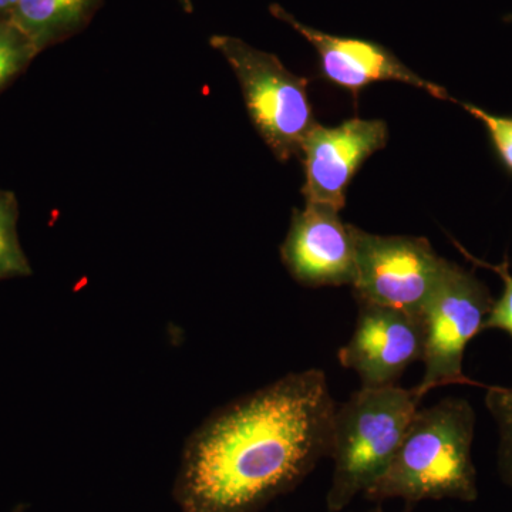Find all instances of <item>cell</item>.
<instances>
[{
  "label": "cell",
  "mask_w": 512,
  "mask_h": 512,
  "mask_svg": "<svg viewBox=\"0 0 512 512\" xmlns=\"http://www.w3.org/2000/svg\"><path fill=\"white\" fill-rule=\"evenodd\" d=\"M336 404L319 369L289 373L212 413L185 441L180 512H256L329 458Z\"/></svg>",
  "instance_id": "obj_1"
},
{
  "label": "cell",
  "mask_w": 512,
  "mask_h": 512,
  "mask_svg": "<svg viewBox=\"0 0 512 512\" xmlns=\"http://www.w3.org/2000/svg\"><path fill=\"white\" fill-rule=\"evenodd\" d=\"M474 430L476 413L467 400L448 397L417 410L392 463L363 495L377 503L392 498L406 504L426 500L473 503L478 497L471 454Z\"/></svg>",
  "instance_id": "obj_2"
},
{
  "label": "cell",
  "mask_w": 512,
  "mask_h": 512,
  "mask_svg": "<svg viewBox=\"0 0 512 512\" xmlns=\"http://www.w3.org/2000/svg\"><path fill=\"white\" fill-rule=\"evenodd\" d=\"M416 389L362 387L333 414L329 458L332 481L326 505L339 512L365 494L392 463L419 410Z\"/></svg>",
  "instance_id": "obj_3"
},
{
  "label": "cell",
  "mask_w": 512,
  "mask_h": 512,
  "mask_svg": "<svg viewBox=\"0 0 512 512\" xmlns=\"http://www.w3.org/2000/svg\"><path fill=\"white\" fill-rule=\"evenodd\" d=\"M210 45L237 76L252 124L274 156L279 161L301 156L303 140L316 124L308 80L238 37L214 35Z\"/></svg>",
  "instance_id": "obj_4"
},
{
  "label": "cell",
  "mask_w": 512,
  "mask_h": 512,
  "mask_svg": "<svg viewBox=\"0 0 512 512\" xmlns=\"http://www.w3.org/2000/svg\"><path fill=\"white\" fill-rule=\"evenodd\" d=\"M495 299L473 272L447 261L421 318L424 325V376L416 389L420 400L448 384L480 383L463 372L464 353L471 339L483 332Z\"/></svg>",
  "instance_id": "obj_5"
},
{
  "label": "cell",
  "mask_w": 512,
  "mask_h": 512,
  "mask_svg": "<svg viewBox=\"0 0 512 512\" xmlns=\"http://www.w3.org/2000/svg\"><path fill=\"white\" fill-rule=\"evenodd\" d=\"M356 302L373 303L421 316L439 284L447 259L426 238L382 237L353 227Z\"/></svg>",
  "instance_id": "obj_6"
},
{
  "label": "cell",
  "mask_w": 512,
  "mask_h": 512,
  "mask_svg": "<svg viewBox=\"0 0 512 512\" xmlns=\"http://www.w3.org/2000/svg\"><path fill=\"white\" fill-rule=\"evenodd\" d=\"M357 305L352 338L338 352L340 365L356 372L362 387L394 386L407 367L423 359V318L373 303Z\"/></svg>",
  "instance_id": "obj_7"
},
{
  "label": "cell",
  "mask_w": 512,
  "mask_h": 512,
  "mask_svg": "<svg viewBox=\"0 0 512 512\" xmlns=\"http://www.w3.org/2000/svg\"><path fill=\"white\" fill-rule=\"evenodd\" d=\"M387 138L382 120L355 117L336 127L315 124L301 148L306 204L342 211L350 181L367 158L386 147Z\"/></svg>",
  "instance_id": "obj_8"
},
{
  "label": "cell",
  "mask_w": 512,
  "mask_h": 512,
  "mask_svg": "<svg viewBox=\"0 0 512 512\" xmlns=\"http://www.w3.org/2000/svg\"><path fill=\"white\" fill-rule=\"evenodd\" d=\"M325 205L306 204L293 211L281 247L282 262L295 281L305 286H352L356 251L352 225Z\"/></svg>",
  "instance_id": "obj_9"
},
{
  "label": "cell",
  "mask_w": 512,
  "mask_h": 512,
  "mask_svg": "<svg viewBox=\"0 0 512 512\" xmlns=\"http://www.w3.org/2000/svg\"><path fill=\"white\" fill-rule=\"evenodd\" d=\"M269 10L272 16L291 26L315 47L326 79L343 89L357 93L370 83L393 80L412 84L436 99L454 101L444 87L424 80L379 43L357 37L329 35L299 22L288 10L276 3L269 6Z\"/></svg>",
  "instance_id": "obj_10"
},
{
  "label": "cell",
  "mask_w": 512,
  "mask_h": 512,
  "mask_svg": "<svg viewBox=\"0 0 512 512\" xmlns=\"http://www.w3.org/2000/svg\"><path fill=\"white\" fill-rule=\"evenodd\" d=\"M101 5L103 0H20L12 20L42 53L83 32Z\"/></svg>",
  "instance_id": "obj_11"
},
{
  "label": "cell",
  "mask_w": 512,
  "mask_h": 512,
  "mask_svg": "<svg viewBox=\"0 0 512 512\" xmlns=\"http://www.w3.org/2000/svg\"><path fill=\"white\" fill-rule=\"evenodd\" d=\"M19 214L15 192L0 188V281L33 274L28 256L20 244Z\"/></svg>",
  "instance_id": "obj_12"
},
{
  "label": "cell",
  "mask_w": 512,
  "mask_h": 512,
  "mask_svg": "<svg viewBox=\"0 0 512 512\" xmlns=\"http://www.w3.org/2000/svg\"><path fill=\"white\" fill-rule=\"evenodd\" d=\"M39 50L13 20L0 22V93L29 69Z\"/></svg>",
  "instance_id": "obj_13"
},
{
  "label": "cell",
  "mask_w": 512,
  "mask_h": 512,
  "mask_svg": "<svg viewBox=\"0 0 512 512\" xmlns=\"http://www.w3.org/2000/svg\"><path fill=\"white\" fill-rule=\"evenodd\" d=\"M485 406L494 417L500 433L498 470L504 483L512 488V389L488 387Z\"/></svg>",
  "instance_id": "obj_14"
},
{
  "label": "cell",
  "mask_w": 512,
  "mask_h": 512,
  "mask_svg": "<svg viewBox=\"0 0 512 512\" xmlns=\"http://www.w3.org/2000/svg\"><path fill=\"white\" fill-rule=\"evenodd\" d=\"M461 249L466 258L471 259L474 264L484 266V268L491 269L495 274L503 279L504 291L501 293V298L494 301L493 308L488 313L487 319H485L483 330L497 329L503 330L508 333L512 338V275L510 272V262L505 258L504 262L500 265H490L484 261H478L468 254L466 249L461 248L460 245L456 244Z\"/></svg>",
  "instance_id": "obj_15"
},
{
  "label": "cell",
  "mask_w": 512,
  "mask_h": 512,
  "mask_svg": "<svg viewBox=\"0 0 512 512\" xmlns=\"http://www.w3.org/2000/svg\"><path fill=\"white\" fill-rule=\"evenodd\" d=\"M454 103L460 104L470 116L484 124L498 156L512 173V117L494 116L474 104L461 103L458 100Z\"/></svg>",
  "instance_id": "obj_16"
},
{
  "label": "cell",
  "mask_w": 512,
  "mask_h": 512,
  "mask_svg": "<svg viewBox=\"0 0 512 512\" xmlns=\"http://www.w3.org/2000/svg\"><path fill=\"white\" fill-rule=\"evenodd\" d=\"M20 0H0V22L12 20Z\"/></svg>",
  "instance_id": "obj_17"
},
{
  "label": "cell",
  "mask_w": 512,
  "mask_h": 512,
  "mask_svg": "<svg viewBox=\"0 0 512 512\" xmlns=\"http://www.w3.org/2000/svg\"><path fill=\"white\" fill-rule=\"evenodd\" d=\"M178 3H180V6L183 8L184 12H194V5H192L191 0H178Z\"/></svg>",
  "instance_id": "obj_18"
},
{
  "label": "cell",
  "mask_w": 512,
  "mask_h": 512,
  "mask_svg": "<svg viewBox=\"0 0 512 512\" xmlns=\"http://www.w3.org/2000/svg\"><path fill=\"white\" fill-rule=\"evenodd\" d=\"M366 512H384V511L380 510V508H373V510L366 511Z\"/></svg>",
  "instance_id": "obj_19"
}]
</instances>
